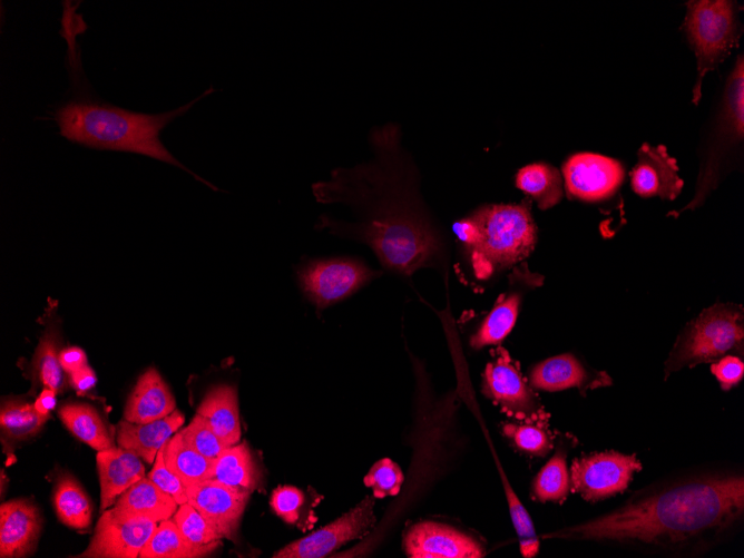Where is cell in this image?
I'll list each match as a JSON object with an SVG mask.
<instances>
[{
  "instance_id": "cell-1",
  "label": "cell",
  "mask_w": 744,
  "mask_h": 558,
  "mask_svg": "<svg viewBox=\"0 0 744 558\" xmlns=\"http://www.w3.org/2000/svg\"><path fill=\"white\" fill-rule=\"evenodd\" d=\"M401 128L388 123L371 129L374 156L339 167L312 192L319 203L344 204L354 221L321 215L316 228L368 245L389 272L410 277L423 267H441L447 244L420 194L419 172L401 145Z\"/></svg>"
},
{
  "instance_id": "cell-2",
  "label": "cell",
  "mask_w": 744,
  "mask_h": 558,
  "mask_svg": "<svg viewBox=\"0 0 744 558\" xmlns=\"http://www.w3.org/2000/svg\"><path fill=\"white\" fill-rule=\"evenodd\" d=\"M743 518V473L716 470L652 486L607 513L545 537L687 556L731 538Z\"/></svg>"
},
{
  "instance_id": "cell-3",
  "label": "cell",
  "mask_w": 744,
  "mask_h": 558,
  "mask_svg": "<svg viewBox=\"0 0 744 558\" xmlns=\"http://www.w3.org/2000/svg\"><path fill=\"white\" fill-rule=\"evenodd\" d=\"M68 42V66L72 82L70 99L62 102L52 114L59 134L71 143L100 150H117L144 155L176 166L214 190L216 186L206 182L183 165L160 140L161 130L176 118L185 115L197 101L215 91L209 87L194 100L169 111L143 114L124 109L106 101L87 90L80 80L81 67L77 57L75 36L66 22Z\"/></svg>"
},
{
  "instance_id": "cell-4",
  "label": "cell",
  "mask_w": 744,
  "mask_h": 558,
  "mask_svg": "<svg viewBox=\"0 0 744 558\" xmlns=\"http://www.w3.org/2000/svg\"><path fill=\"white\" fill-rule=\"evenodd\" d=\"M452 231L462 245L473 276L486 281L525 261L537 243L530 200L489 204L456 222Z\"/></svg>"
},
{
  "instance_id": "cell-5",
  "label": "cell",
  "mask_w": 744,
  "mask_h": 558,
  "mask_svg": "<svg viewBox=\"0 0 744 558\" xmlns=\"http://www.w3.org/2000/svg\"><path fill=\"white\" fill-rule=\"evenodd\" d=\"M744 316L736 304L717 303L705 309L683 329L665 362V379L701 363L733 354L743 359Z\"/></svg>"
},
{
  "instance_id": "cell-6",
  "label": "cell",
  "mask_w": 744,
  "mask_h": 558,
  "mask_svg": "<svg viewBox=\"0 0 744 558\" xmlns=\"http://www.w3.org/2000/svg\"><path fill=\"white\" fill-rule=\"evenodd\" d=\"M684 32L697 59V79L693 87L692 102L702 97V81L738 45L743 27L738 14L742 4L726 0H701L686 3Z\"/></svg>"
},
{
  "instance_id": "cell-7",
  "label": "cell",
  "mask_w": 744,
  "mask_h": 558,
  "mask_svg": "<svg viewBox=\"0 0 744 558\" xmlns=\"http://www.w3.org/2000/svg\"><path fill=\"white\" fill-rule=\"evenodd\" d=\"M744 131V61L738 56L723 91L722 102L711 138L701 161L695 196L679 212L695 209L718 185L731 154L743 140Z\"/></svg>"
},
{
  "instance_id": "cell-8",
  "label": "cell",
  "mask_w": 744,
  "mask_h": 558,
  "mask_svg": "<svg viewBox=\"0 0 744 558\" xmlns=\"http://www.w3.org/2000/svg\"><path fill=\"white\" fill-rule=\"evenodd\" d=\"M381 275L363 261L349 256L311 258L296 270L302 293L320 311L350 297Z\"/></svg>"
},
{
  "instance_id": "cell-9",
  "label": "cell",
  "mask_w": 744,
  "mask_h": 558,
  "mask_svg": "<svg viewBox=\"0 0 744 558\" xmlns=\"http://www.w3.org/2000/svg\"><path fill=\"white\" fill-rule=\"evenodd\" d=\"M482 392L518 421L542 423L548 417L533 389L503 349H499L486 365Z\"/></svg>"
},
{
  "instance_id": "cell-10",
  "label": "cell",
  "mask_w": 744,
  "mask_h": 558,
  "mask_svg": "<svg viewBox=\"0 0 744 558\" xmlns=\"http://www.w3.org/2000/svg\"><path fill=\"white\" fill-rule=\"evenodd\" d=\"M640 469L642 463L635 454L591 453L572 461L570 484L585 500L597 502L623 492Z\"/></svg>"
},
{
  "instance_id": "cell-11",
  "label": "cell",
  "mask_w": 744,
  "mask_h": 558,
  "mask_svg": "<svg viewBox=\"0 0 744 558\" xmlns=\"http://www.w3.org/2000/svg\"><path fill=\"white\" fill-rule=\"evenodd\" d=\"M376 522L374 500L368 496L325 527L296 539L273 554L274 558H322L346 542L368 535Z\"/></svg>"
},
{
  "instance_id": "cell-12",
  "label": "cell",
  "mask_w": 744,
  "mask_h": 558,
  "mask_svg": "<svg viewBox=\"0 0 744 558\" xmlns=\"http://www.w3.org/2000/svg\"><path fill=\"white\" fill-rule=\"evenodd\" d=\"M157 522L139 516H130L115 509H106L97 521L87 548L76 555L81 558H136Z\"/></svg>"
},
{
  "instance_id": "cell-13",
  "label": "cell",
  "mask_w": 744,
  "mask_h": 558,
  "mask_svg": "<svg viewBox=\"0 0 744 558\" xmlns=\"http://www.w3.org/2000/svg\"><path fill=\"white\" fill-rule=\"evenodd\" d=\"M542 283L544 276L530 271L526 262L517 264L508 276L506 290L471 336L470 345L478 350L502 342L515 326L525 295Z\"/></svg>"
},
{
  "instance_id": "cell-14",
  "label": "cell",
  "mask_w": 744,
  "mask_h": 558,
  "mask_svg": "<svg viewBox=\"0 0 744 558\" xmlns=\"http://www.w3.org/2000/svg\"><path fill=\"white\" fill-rule=\"evenodd\" d=\"M564 187L571 198L584 202L607 199L624 179L620 163L593 153H578L562 165Z\"/></svg>"
},
{
  "instance_id": "cell-15",
  "label": "cell",
  "mask_w": 744,
  "mask_h": 558,
  "mask_svg": "<svg viewBox=\"0 0 744 558\" xmlns=\"http://www.w3.org/2000/svg\"><path fill=\"white\" fill-rule=\"evenodd\" d=\"M402 547L411 558H478L486 555L473 537L444 523L421 521L404 533Z\"/></svg>"
},
{
  "instance_id": "cell-16",
  "label": "cell",
  "mask_w": 744,
  "mask_h": 558,
  "mask_svg": "<svg viewBox=\"0 0 744 558\" xmlns=\"http://www.w3.org/2000/svg\"><path fill=\"white\" fill-rule=\"evenodd\" d=\"M185 489L188 502L224 538L234 540L249 495L212 479Z\"/></svg>"
},
{
  "instance_id": "cell-17",
  "label": "cell",
  "mask_w": 744,
  "mask_h": 558,
  "mask_svg": "<svg viewBox=\"0 0 744 558\" xmlns=\"http://www.w3.org/2000/svg\"><path fill=\"white\" fill-rule=\"evenodd\" d=\"M42 528L37 505L25 498L12 499L0 507V557L22 558L36 551Z\"/></svg>"
},
{
  "instance_id": "cell-18",
  "label": "cell",
  "mask_w": 744,
  "mask_h": 558,
  "mask_svg": "<svg viewBox=\"0 0 744 558\" xmlns=\"http://www.w3.org/2000/svg\"><path fill=\"white\" fill-rule=\"evenodd\" d=\"M613 383L604 372L587 368L569 353L549 358L533 365L528 375V384L532 389L560 391L578 388L581 394L588 390L608 386Z\"/></svg>"
},
{
  "instance_id": "cell-19",
  "label": "cell",
  "mask_w": 744,
  "mask_h": 558,
  "mask_svg": "<svg viewBox=\"0 0 744 558\" xmlns=\"http://www.w3.org/2000/svg\"><path fill=\"white\" fill-rule=\"evenodd\" d=\"M637 156V164L630 172L632 188L637 195L669 200L679 195L683 180L678 176V166L663 145L645 143Z\"/></svg>"
},
{
  "instance_id": "cell-20",
  "label": "cell",
  "mask_w": 744,
  "mask_h": 558,
  "mask_svg": "<svg viewBox=\"0 0 744 558\" xmlns=\"http://www.w3.org/2000/svg\"><path fill=\"white\" fill-rule=\"evenodd\" d=\"M134 452L121 447L97 452L96 463L100 483V511L115 505L117 498L145 477V467Z\"/></svg>"
},
{
  "instance_id": "cell-21",
  "label": "cell",
  "mask_w": 744,
  "mask_h": 558,
  "mask_svg": "<svg viewBox=\"0 0 744 558\" xmlns=\"http://www.w3.org/2000/svg\"><path fill=\"white\" fill-rule=\"evenodd\" d=\"M184 421V414L177 409L164 418L146 423H133L124 419L117 425V443L151 464L158 451Z\"/></svg>"
},
{
  "instance_id": "cell-22",
  "label": "cell",
  "mask_w": 744,
  "mask_h": 558,
  "mask_svg": "<svg viewBox=\"0 0 744 558\" xmlns=\"http://www.w3.org/2000/svg\"><path fill=\"white\" fill-rule=\"evenodd\" d=\"M176 410L175 398L155 368L147 369L130 392L124 409V419L146 423L164 418Z\"/></svg>"
},
{
  "instance_id": "cell-23",
  "label": "cell",
  "mask_w": 744,
  "mask_h": 558,
  "mask_svg": "<svg viewBox=\"0 0 744 558\" xmlns=\"http://www.w3.org/2000/svg\"><path fill=\"white\" fill-rule=\"evenodd\" d=\"M196 413L209 423L227 446L241 440V420L237 390L231 384H217L206 391Z\"/></svg>"
},
{
  "instance_id": "cell-24",
  "label": "cell",
  "mask_w": 744,
  "mask_h": 558,
  "mask_svg": "<svg viewBox=\"0 0 744 558\" xmlns=\"http://www.w3.org/2000/svg\"><path fill=\"white\" fill-rule=\"evenodd\" d=\"M178 506L170 495L145 476L117 498L114 508L126 515L160 522L170 519Z\"/></svg>"
},
{
  "instance_id": "cell-25",
  "label": "cell",
  "mask_w": 744,
  "mask_h": 558,
  "mask_svg": "<svg viewBox=\"0 0 744 558\" xmlns=\"http://www.w3.org/2000/svg\"><path fill=\"white\" fill-rule=\"evenodd\" d=\"M208 479L251 496L258 486L260 472L247 442L226 448L214 460Z\"/></svg>"
},
{
  "instance_id": "cell-26",
  "label": "cell",
  "mask_w": 744,
  "mask_h": 558,
  "mask_svg": "<svg viewBox=\"0 0 744 558\" xmlns=\"http://www.w3.org/2000/svg\"><path fill=\"white\" fill-rule=\"evenodd\" d=\"M222 546V540L196 545L187 540L173 519L160 521L143 547L140 558H199Z\"/></svg>"
},
{
  "instance_id": "cell-27",
  "label": "cell",
  "mask_w": 744,
  "mask_h": 558,
  "mask_svg": "<svg viewBox=\"0 0 744 558\" xmlns=\"http://www.w3.org/2000/svg\"><path fill=\"white\" fill-rule=\"evenodd\" d=\"M63 425L80 441L97 451L115 447L98 411L90 404L68 402L58 410Z\"/></svg>"
},
{
  "instance_id": "cell-28",
  "label": "cell",
  "mask_w": 744,
  "mask_h": 558,
  "mask_svg": "<svg viewBox=\"0 0 744 558\" xmlns=\"http://www.w3.org/2000/svg\"><path fill=\"white\" fill-rule=\"evenodd\" d=\"M52 502L60 522L67 527L84 530L90 527L92 503L88 495L70 474H61L53 488Z\"/></svg>"
},
{
  "instance_id": "cell-29",
  "label": "cell",
  "mask_w": 744,
  "mask_h": 558,
  "mask_svg": "<svg viewBox=\"0 0 744 558\" xmlns=\"http://www.w3.org/2000/svg\"><path fill=\"white\" fill-rule=\"evenodd\" d=\"M516 186L533 199L540 209L557 205L565 190L561 173L546 163L522 167L516 176Z\"/></svg>"
},
{
  "instance_id": "cell-30",
  "label": "cell",
  "mask_w": 744,
  "mask_h": 558,
  "mask_svg": "<svg viewBox=\"0 0 744 558\" xmlns=\"http://www.w3.org/2000/svg\"><path fill=\"white\" fill-rule=\"evenodd\" d=\"M163 449L167 468L180 479L185 488L208 479L214 460L190 448L179 431L166 441Z\"/></svg>"
},
{
  "instance_id": "cell-31",
  "label": "cell",
  "mask_w": 744,
  "mask_h": 558,
  "mask_svg": "<svg viewBox=\"0 0 744 558\" xmlns=\"http://www.w3.org/2000/svg\"><path fill=\"white\" fill-rule=\"evenodd\" d=\"M48 419L49 414L39 413L33 403L7 400L0 411L1 440L4 448L36 435Z\"/></svg>"
},
{
  "instance_id": "cell-32",
  "label": "cell",
  "mask_w": 744,
  "mask_h": 558,
  "mask_svg": "<svg viewBox=\"0 0 744 558\" xmlns=\"http://www.w3.org/2000/svg\"><path fill=\"white\" fill-rule=\"evenodd\" d=\"M60 335L58 330L50 325L41 336L32 361V376L43 388L52 389L57 393L66 389V372L60 360Z\"/></svg>"
},
{
  "instance_id": "cell-33",
  "label": "cell",
  "mask_w": 744,
  "mask_h": 558,
  "mask_svg": "<svg viewBox=\"0 0 744 558\" xmlns=\"http://www.w3.org/2000/svg\"><path fill=\"white\" fill-rule=\"evenodd\" d=\"M570 474L566 453L557 450L535 477L531 486L533 498L541 502H560L569 493Z\"/></svg>"
},
{
  "instance_id": "cell-34",
  "label": "cell",
  "mask_w": 744,
  "mask_h": 558,
  "mask_svg": "<svg viewBox=\"0 0 744 558\" xmlns=\"http://www.w3.org/2000/svg\"><path fill=\"white\" fill-rule=\"evenodd\" d=\"M502 481L510 517L518 536L520 552L525 558L535 557L539 550V538L532 520L505 477H502Z\"/></svg>"
},
{
  "instance_id": "cell-35",
  "label": "cell",
  "mask_w": 744,
  "mask_h": 558,
  "mask_svg": "<svg viewBox=\"0 0 744 558\" xmlns=\"http://www.w3.org/2000/svg\"><path fill=\"white\" fill-rule=\"evenodd\" d=\"M502 433L518 450L535 457H544L552 448V440L541 423H505Z\"/></svg>"
},
{
  "instance_id": "cell-36",
  "label": "cell",
  "mask_w": 744,
  "mask_h": 558,
  "mask_svg": "<svg viewBox=\"0 0 744 558\" xmlns=\"http://www.w3.org/2000/svg\"><path fill=\"white\" fill-rule=\"evenodd\" d=\"M173 520L193 544L206 545L224 538L189 502L179 505Z\"/></svg>"
},
{
  "instance_id": "cell-37",
  "label": "cell",
  "mask_w": 744,
  "mask_h": 558,
  "mask_svg": "<svg viewBox=\"0 0 744 558\" xmlns=\"http://www.w3.org/2000/svg\"><path fill=\"white\" fill-rule=\"evenodd\" d=\"M179 432L190 448L212 460H215L228 448L215 433L206 419L197 413L188 425Z\"/></svg>"
},
{
  "instance_id": "cell-38",
  "label": "cell",
  "mask_w": 744,
  "mask_h": 558,
  "mask_svg": "<svg viewBox=\"0 0 744 558\" xmlns=\"http://www.w3.org/2000/svg\"><path fill=\"white\" fill-rule=\"evenodd\" d=\"M403 479L400 467L389 458H383L371 467L363 482L372 489L373 497L384 498L398 495Z\"/></svg>"
},
{
  "instance_id": "cell-39",
  "label": "cell",
  "mask_w": 744,
  "mask_h": 558,
  "mask_svg": "<svg viewBox=\"0 0 744 558\" xmlns=\"http://www.w3.org/2000/svg\"><path fill=\"white\" fill-rule=\"evenodd\" d=\"M304 501L303 492L293 486H280L273 490L271 507L287 523H295Z\"/></svg>"
},
{
  "instance_id": "cell-40",
  "label": "cell",
  "mask_w": 744,
  "mask_h": 558,
  "mask_svg": "<svg viewBox=\"0 0 744 558\" xmlns=\"http://www.w3.org/2000/svg\"><path fill=\"white\" fill-rule=\"evenodd\" d=\"M163 450L164 449L161 448L158 451L153 468L147 477L163 491L170 495L178 505L188 502L185 486L180 479L167 468Z\"/></svg>"
},
{
  "instance_id": "cell-41",
  "label": "cell",
  "mask_w": 744,
  "mask_h": 558,
  "mask_svg": "<svg viewBox=\"0 0 744 558\" xmlns=\"http://www.w3.org/2000/svg\"><path fill=\"white\" fill-rule=\"evenodd\" d=\"M711 371L716 376L721 388L730 390L743 379V359L733 354L725 355L712 363Z\"/></svg>"
},
{
  "instance_id": "cell-42",
  "label": "cell",
  "mask_w": 744,
  "mask_h": 558,
  "mask_svg": "<svg viewBox=\"0 0 744 558\" xmlns=\"http://www.w3.org/2000/svg\"><path fill=\"white\" fill-rule=\"evenodd\" d=\"M59 360L63 371L68 375L87 365V355L85 351L78 346H70L61 350Z\"/></svg>"
},
{
  "instance_id": "cell-43",
  "label": "cell",
  "mask_w": 744,
  "mask_h": 558,
  "mask_svg": "<svg viewBox=\"0 0 744 558\" xmlns=\"http://www.w3.org/2000/svg\"><path fill=\"white\" fill-rule=\"evenodd\" d=\"M96 382L97 376L88 364L69 374V383L79 395L89 392Z\"/></svg>"
},
{
  "instance_id": "cell-44",
  "label": "cell",
  "mask_w": 744,
  "mask_h": 558,
  "mask_svg": "<svg viewBox=\"0 0 744 558\" xmlns=\"http://www.w3.org/2000/svg\"><path fill=\"white\" fill-rule=\"evenodd\" d=\"M56 395L57 392L55 390L43 388L33 403L36 410L41 414H49L56 407Z\"/></svg>"
}]
</instances>
